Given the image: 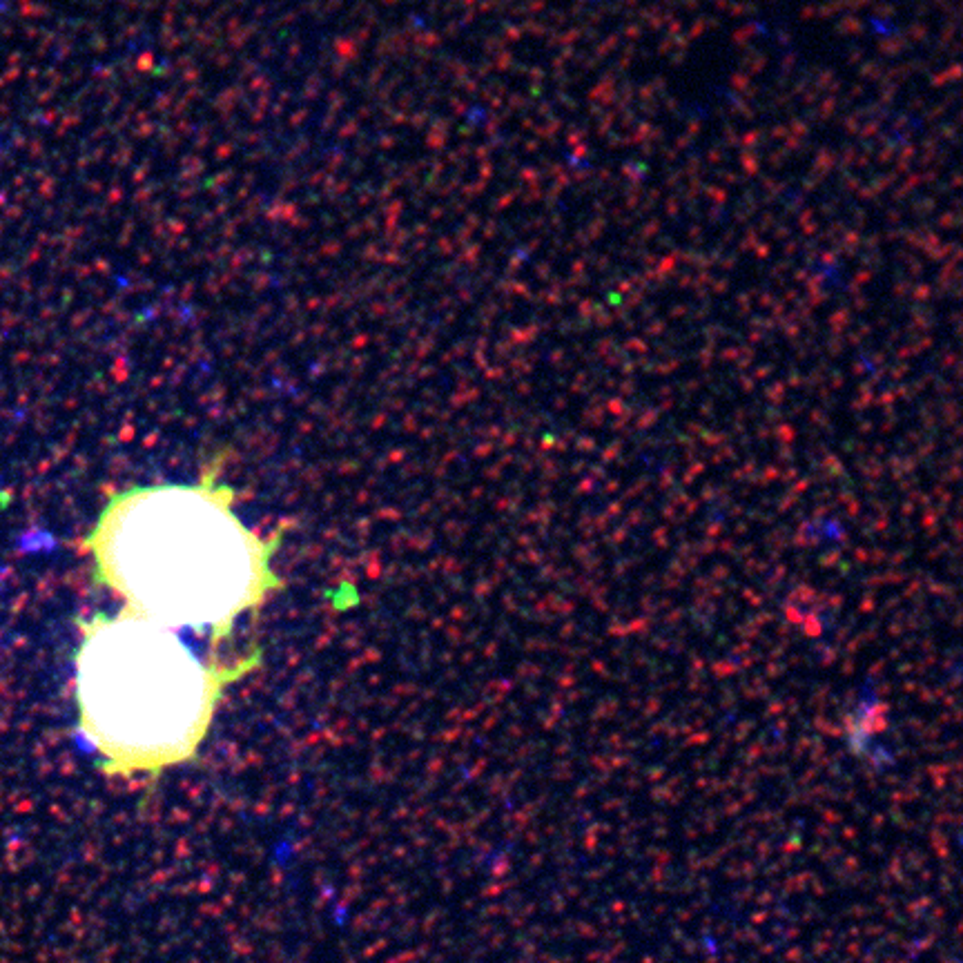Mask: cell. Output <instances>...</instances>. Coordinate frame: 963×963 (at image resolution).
Returning <instances> with one entry per match:
<instances>
[{
    "instance_id": "obj_1",
    "label": "cell",
    "mask_w": 963,
    "mask_h": 963,
    "mask_svg": "<svg viewBox=\"0 0 963 963\" xmlns=\"http://www.w3.org/2000/svg\"><path fill=\"white\" fill-rule=\"evenodd\" d=\"M223 460L214 457L192 484L112 493L81 542L94 587L112 591L123 614L208 636L212 656L241 616L286 585L272 567L284 535L264 538L243 524L237 491L221 482Z\"/></svg>"
},
{
    "instance_id": "obj_2",
    "label": "cell",
    "mask_w": 963,
    "mask_h": 963,
    "mask_svg": "<svg viewBox=\"0 0 963 963\" xmlns=\"http://www.w3.org/2000/svg\"><path fill=\"white\" fill-rule=\"evenodd\" d=\"M74 698L79 732L110 778L154 783L199 758L226 692L261 667L255 647L232 665L201 660L170 631L123 614L79 622Z\"/></svg>"
}]
</instances>
